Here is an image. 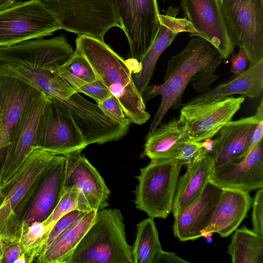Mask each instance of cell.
<instances>
[{
  "instance_id": "1",
  "label": "cell",
  "mask_w": 263,
  "mask_h": 263,
  "mask_svg": "<svg viewBox=\"0 0 263 263\" xmlns=\"http://www.w3.org/2000/svg\"><path fill=\"white\" fill-rule=\"evenodd\" d=\"M73 52L65 35L0 47V75L17 79L49 98L65 99L76 92L58 70Z\"/></svg>"
},
{
  "instance_id": "2",
  "label": "cell",
  "mask_w": 263,
  "mask_h": 263,
  "mask_svg": "<svg viewBox=\"0 0 263 263\" xmlns=\"http://www.w3.org/2000/svg\"><path fill=\"white\" fill-rule=\"evenodd\" d=\"M76 43L97 77L117 98L130 123L139 125L145 123L151 116L126 61L105 42L80 35L76 39Z\"/></svg>"
},
{
  "instance_id": "3",
  "label": "cell",
  "mask_w": 263,
  "mask_h": 263,
  "mask_svg": "<svg viewBox=\"0 0 263 263\" xmlns=\"http://www.w3.org/2000/svg\"><path fill=\"white\" fill-rule=\"evenodd\" d=\"M223 60L218 51L203 38L194 36L180 52L172 56L167 62L163 82L159 85L148 86L142 94L145 103L161 96V102L149 129L161 122L171 109L183 105V93L194 76L217 61Z\"/></svg>"
},
{
  "instance_id": "4",
  "label": "cell",
  "mask_w": 263,
  "mask_h": 263,
  "mask_svg": "<svg viewBox=\"0 0 263 263\" xmlns=\"http://www.w3.org/2000/svg\"><path fill=\"white\" fill-rule=\"evenodd\" d=\"M56 155L35 148L12 178L1 187L4 199L0 205V240L16 237L21 223Z\"/></svg>"
},
{
  "instance_id": "5",
  "label": "cell",
  "mask_w": 263,
  "mask_h": 263,
  "mask_svg": "<svg viewBox=\"0 0 263 263\" xmlns=\"http://www.w3.org/2000/svg\"><path fill=\"white\" fill-rule=\"evenodd\" d=\"M67 263H134L123 217L116 209L97 211Z\"/></svg>"
},
{
  "instance_id": "6",
  "label": "cell",
  "mask_w": 263,
  "mask_h": 263,
  "mask_svg": "<svg viewBox=\"0 0 263 263\" xmlns=\"http://www.w3.org/2000/svg\"><path fill=\"white\" fill-rule=\"evenodd\" d=\"M51 12L61 27L78 36L104 42L107 32L120 28L116 0H35Z\"/></svg>"
},
{
  "instance_id": "7",
  "label": "cell",
  "mask_w": 263,
  "mask_h": 263,
  "mask_svg": "<svg viewBox=\"0 0 263 263\" xmlns=\"http://www.w3.org/2000/svg\"><path fill=\"white\" fill-rule=\"evenodd\" d=\"M140 169L134 191L139 210L153 218L165 219L172 212L183 164L174 158L153 159Z\"/></svg>"
},
{
  "instance_id": "8",
  "label": "cell",
  "mask_w": 263,
  "mask_h": 263,
  "mask_svg": "<svg viewBox=\"0 0 263 263\" xmlns=\"http://www.w3.org/2000/svg\"><path fill=\"white\" fill-rule=\"evenodd\" d=\"M61 29L54 15L35 0L0 10V47L52 35Z\"/></svg>"
},
{
  "instance_id": "9",
  "label": "cell",
  "mask_w": 263,
  "mask_h": 263,
  "mask_svg": "<svg viewBox=\"0 0 263 263\" xmlns=\"http://www.w3.org/2000/svg\"><path fill=\"white\" fill-rule=\"evenodd\" d=\"M235 47L245 50L251 67L263 59V0H219Z\"/></svg>"
},
{
  "instance_id": "10",
  "label": "cell",
  "mask_w": 263,
  "mask_h": 263,
  "mask_svg": "<svg viewBox=\"0 0 263 263\" xmlns=\"http://www.w3.org/2000/svg\"><path fill=\"white\" fill-rule=\"evenodd\" d=\"M116 7L120 28L128 40L129 55L140 61L159 29L157 0H116Z\"/></svg>"
},
{
  "instance_id": "11",
  "label": "cell",
  "mask_w": 263,
  "mask_h": 263,
  "mask_svg": "<svg viewBox=\"0 0 263 263\" xmlns=\"http://www.w3.org/2000/svg\"><path fill=\"white\" fill-rule=\"evenodd\" d=\"M87 146L69 111L48 97L39 120L36 148L64 155Z\"/></svg>"
},
{
  "instance_id": "12",
  "label": "cell",
  "mask_w": 263,
  "mask_h": 263,
  "mask_svg": "<svg viewBox=\"0 0 263 263\" xmlns=\"http://www.w3.org/2000/svg\"><path fill=\"white\" fill-rule=\"evenodd\" d=\"M244 96H229L195 104H185L181 116L187 126L189 138L196 142L212 139L239 109Z\"/></svg>"
},
{
  "instance_id": "13",
  "label": "cell",
  "mask_w": 263,
  "mask_h": 263,
  "mask_svg": "<svg viewBox=\"0 0 263 263\" xmlns=\"http://www.w3.org/2000/svg\"><path fill=\"white\" fill-rule=\"evenodd\" d=\"M69 112L87 145L117 141L128 132L123 126L106 116L97 104L75 92L65 99H53Z\"/></svg>"
},
{
  "instance_id": "14",
  "label": "cell",
  "mask_w": 263,
  "mask_h": 263,
  "mask_svg": "<svg viewBox=\"0 0 263 263\" xmlns=\"http://www.w3.org/2000/svg\"><path fill=\"white\" fill-rule=\"evenodd\" d=\"M185 18L193 26L197 36L208 41L227 59L235 46L229 34L219 0H180Z\"/></svg>"
},
{
  "instance_id": "15",
  "label": "cell",
  "mask_w": 263,
  "mask_h": 263,
  "mask_svg": "<svg viewBox=\"0 0 263 263\" xmlns=\"http://www.w3.org/2000/svg\"><path fill=\"white\" fill-rule=\"evenodd\" d=\"M47 98L42 93L23 112L12 133L0 170V187L12 178L36 148L39 120Z\"/></svg>"
},
{
  "instance_id": "16",
  "label": "cell",
  "mask_w": 263,
  "mask_h": 263,
  "mask_svg": "<svg viewBox=\"0 0 263 263\" xmlns=\"http://www.w3.org/2000/svg\"><path fill=\"white\" fill-rule=\"evenodd\" d=\"M42 93L17 79L0 75V170L23 112Z\"/></svg>"
},
{
  "instance_id": "17",
  "label": "cell",
  "mask_w": 263,
  "mask_h": 263,
  "mask_svg": "<svg viewBox=\"0 0 263 263\" xmlns=\"http://www.w3.org/2000/svg\"><path fill=\"white\" fill-rule=\"evenodd\" d=\"M82 151L77 150L64 155L63 191H78L90 209L98 211L108 205L110 192L97 169L82 155Z\"/></svg>"
},
{
  "instance_id": "18",
  "label": "cell",
  "mask_w": 263,
  "mask_h": 263,
  "mask_svg": "<svg viewBox=\"0 0 263 263\" xmlns=\"http://www.w3.org/2000/svg\"><path fill=\"white\" fill-rule=\"evenodd\" d=\"M179 12L178 7L170 6L165 14L159 15V30L151 47L140 60L138 69L132 74L133 81L142 96L148 86L159 57L177 35L188 32L190 36H197L196 30L185 18L177 17Z\"/></svg>"
},
{
  "instance_id": "19",
  "label": "cell",
  "mask_w": 263,
  "mask_h": 263,
  "mask_svg": "<svg viewBox=\"0 0 263 263\" xmlns=\"http://www.w3.org/2000/svg\"><path fill=\"white\" fill-rule=\"evenodd\" d=\"M263 120V98L261 97L255 114L251 116L230 121L215 136L210 153L214 169L228 163L242 160L248 155L253 133Z\"/></svg>"
},
{
  "instance_id": "20",
  "label": "cell",
  "mask_w": 263,
  "mask_h": 263,
  "mask_svg": "<svg viewBox=\"0 0 263 263\" xmlns=\"http://www.w3.org/2000/svg\"><path fill=\"white\" fill-rule=\"evenodd\" d=\"M211 181L222 189L250 192L263 187V140L242 160L213 170Z\"/></svg>"
},
{
  "instance_id": "21",
  "label": "cell",
  "mask_w": 263,
  "mask_h": 263,
  "mask_svg": "<svg viewBox=\"0 0 263 263\" xmlns=\"http://www.w3.org/2000/svg\"><path fill=\"white\" fill-rule=\"evenodd\" d=\"M222 191L210 180L200 195L174 216L175 236L182 241L201 237L200 232L208 224Z\"/></svg>"
},
{
  "instance_id": "22",
  "label": "cell",
  "mask_w": 263,
  "mask_h": 263,
  "mask_svg": "<svg viewBox=\"0 0 263 263\" xmlns=\"http://www.w3.org/2000/svg\"><path fill=\"white\" fill-rule=\"evenodd\" d=\"M249 192L234 189H222L219 200L201 236L212 232L226 237L236 230L246 217L252 204Z\"/></svg>"
},
{
  "instance_id": "23",
  "label": "cell",
  "mask_w": 263,
  "mask_h": 263,
  "mask_svg": "<svg viewBox=\"0 0 263 263\" xmlns=\"http://www.w3.org/2000/svg\"><path fill=\"white\" fill-rule=\"evenodd\" d=\"M65 168L64 156L57 155L22 222H43L50 216L63 193Z\"/></svg>"
},
{
  "instance_id": "24",
  "label": "cell",
  "mask_w": 263,
  "mask_h": 263,
  "mask_svg": "<svg viewBox=\"0 0 263 263\" xmlns=\"http://www.w3.org/2000/svg\"><path fill=\"white\" fill-rule=\"evenodd\" d=\"M262 92L263 59L232 80L201 93L186 104L204 102L237 94L259 98L262 97Z\"/></svg>"
},
{
  "instance_id": "25",
  "label": "cell",
  "mask_w": 263,
  "mask_h": 263,
  "mask_svg": "<svg viewBox=\"0 0 263 263\" xmlns=\"http://www.w3.org/2000/svg\"><path fill=\"white\" fill-rule=\"evenodd\" d=\"M189 139L186 123L179 116L149 130L143 154L151 159L171 158L179 145Z\"/></svg>"
},
{
  "instance_id": "26",
  "label": "cell",
  "mask_w": 263,
  "mask_h": 263,
  "mask_svg": "<svg viewBox=\"0 0 263 263\" xmlns=\"http://www.w3.org/2000/svg\"><path fill=\"white\" fill-rule=\"evenodd\" d=\"M186 166L177 182L172 210L174 217L200 195L214 170L210 153Z\"/></svg>"
},
{
  "instance_id": "27",
  "label": "cell",
  "mask_w": 263,
  "mask_h": 263,
  "mask_svg": "<svg viewBox=\"0 0 263 263\" xmlns=\"http://www.w3.org/2000/svg\"><path fill=\"white\" fill-rule=\"evenodd\" d=\"M97 211L87 212L62 233L36 260L39 263H67L74 249L90 228Z\"/></svg>"
},
{
  "instance_id": "28",
  "label": "cell",
  "mask_w": 263,
  "mask_h": 263,
  "mask_svg": "<svg viewBox=\"0 0 263 263\" xmlns=\"http://www.w3.org/2000/svg\"><path fill=\"white\" fill-rule=\"evenodd\" d=\"M228 252L233 263H263V236L245 226L237 229Z\"/></svg>"
},
{
  "instance_id": "29",
  "label": "cell",
  "mask_w": 263,
  "mask_h": 263,
  "mask_svg": "<svg viewBox=\"0 0 263 263\" xmlns=\"http://www.w3.org/2000/svg\"><path fill=\"white\" fill-rule=\"evenodd\" d=\"M162 250L154 218L142 220L137 225L136 239L132 247L134 263H154Z\"/></svg>"
},
{
  "instance_id": "30",
  "label": "cell",
  "mask_w": 263,
  "mask_h": 263,
  "mask_svg": "<svg viewBox=\"0 0 263 263\" xmlns=\"http://www.w3.org/2000/svg\"><path fill=\"white\" fill-rule=\"evenodd\" d=\"M45 227L44 222L34 221L30 224L21 222L16 237L27 263L36 260L43 249Z\"/></svg>"
},
{
  "instance_id": "31",
  "label": "cell",
  "mask_w": 263,
  "mask_h": 263,
  "mask_svg": "<svg viewBox=\"0 0 263 263\" xmlns=\"http://www.w3.org/2000/svg\"><path fill=\"white\" fill-rule=\"evenodd\" d=\"M76 210L86 212L92 211L78 191L75 190L63 191L57 206L50 216L43 221L45 227L43 248L45 237L57 220L66 213Z\"/></svg>"
},
{
  "instance_id": "32",
  "label": "cell",
  "mask_w": 263,
  "mask_h": 263,
  "mask_svg": "<svg viewBox=\"0 0 263 263\" xmlns=\"http://www.w3.org/2000/svg\"><path fill=\"white\" fill-rule=\"evenodd\" d=\"M86 83L97 78L92 66L77 47L70 58L59 68Z\"/></svg>"
},
{
  "instance_id": "33",
  "label": "cell",
  "mask_w": 263,
  "mask_h": 263,
  "mask_svg": "<svg viewBox=\"0 0 263 263\" xmlns=\"http://www.w3.org/2000/svg\"><path fill=\"white\" fill-rule=\"evenodd\" d=\"M209 152L202 142H196L190 139L181 143L176 148L171 158L180 161L186 166L201 159Z\"/></svg>"
},
{
  "instance_id": "34",
  "label": "cell",
  "mask_w": 263,
  "mask_h": 263,
  "mask_svg": "<svg viewBox=\"0 0 263 263\" xmlns=\"http://www.w3.org/2000/svg\"><path fill=\"white\" fill-rule=\"evenodd\" d=\"M87 212H88L79 210H73L64 215L59 219L45 237L43 251L42 254L61 233Z\"/></svg>"
},
{
  "instance_id": "35",
  "label": "cell",
  "mask_w": 263,
  "mask_h": 263,
  "mask_svg": "<svg viewBox=\"0 0 263 263\" xmlns=\"http://www.w3.org/2000/svg\"><path fill=\"white\" fill-rule=\"evenodd\" d=\"M103 113L114 122L125 127H129L130 122L126 117L121 104L113 95L97 102Z\"/></svg>"
},
{
  "instance_id": "36",
  "label": "cell",
  "mask_w": 263,
  "mask_h": 263,
  "mask_svg": "<svg viewBox=\"0 0 263 263\" xmlns=\"http://www.w3.org/2000/svg\"><path fill=\"white\" fill-rule=\"evenodd\" d=\"M92 98L96 102L101 101L112 95L103 81L97 77L94 81L82 83L75 89Z\"/></svg>"
},
{
  "instance_id": "37",
  "label": "cell",
  "mask_w": 263,
  "mask_h": 263,
  "mask_svg": "<svg viewBox=\"0 0 263 263\" xmlns=\"http://www.w3.org/2000/svg\"><path fill=\"white\" fill-rule=\"evenodd\" d=\"M252 222L253 230L263 236V190L258 189L252 201Z\"/></svg>"
},
{
  "instance_id": "38",
  "label": "cell",
  "mask_w": 263,
  "mask_h": 263,
  "mask_svg": "<svg viewBox=\"0 0 263 263\" xmlns=\"http://www.w3.org/2000/svg\"><path fill=\"white\" fill-rule=\"evenodd\" d=\"M231 55V72L236 76L245 72L247 69L249 59L244 48L239 46L238 52H233Z\"/></svg>"
},
{
  "instance_id": "39",
  "label": "cell",
  "mask_w": 263,
  "mask_h": 263,
  "mask_svg": "<svg viewBox=\"0 0 263 263\" xmlns=\"http://www.w3.org/2000/svg\"><path fill=\"white\" fill-rule=\"evenodd\" d=\"M189 263L174 253L166 252L162 249L157 254L154 263Z\"/></svg>"
},
{
  "instance_id": "40",
  "label": "cell",
  "mask_w": 263,
  "mask_h": 263,
  "mask_svg": "<svg viewBox=\"0 0 263 263\" xmlns=\"http://www.w3.org/2000/svg\"><path fill=\"white\" fill-rule=\"evenodd\" d=\"M263 136V120L260 121L257 125L250 140V144L248 151V154L253 147L262 139Z\"/></svg>"
},
{
  "instance_id": "41",
  "label": "cell",
  "mask_w": 263,
  "mask_h": 263,
  "mask_svg": "<svg viewBox=\"0 0 263 263\" xmlns=\"http://www.w3.org/2000/svg\"><path fill=\"white\" fill-rule=\"evenodd\" d=\"M14 3L12 0H0V10L10 6Z\"/></svg>"
},
{
  "instance_id": "42",
  "label": "cell",
  "mask_w": 263,
  "mask_h": 263,
  "mask_svg": "<svg viewBox=\"0 0 263 263\" xmlns=\"http://www.w3.org/2000/svg\"><path fill=\"white\" fill-rule=\"evenodd\" d=\"M27 263V260L25 256V255L24 253H22V254L18 257V258L16 260L14 263Z\"/></svg>"
},
{
  "instance_id": "43",
  "label": "cell",
  "mask_w": 263,
  "mask_h": 263,
  "mask_svg": "<svg viewBox=\"0 0 263 263\" xmlns=\"http://www.w3.org/2000/svg\"><path fill=\"white\" fill-rule=\"evenodd\" d=\"M4 199V195L2 189L0 187V205L2 203Z\"/></svg>"
},
{
  "instance_id": "44",
  "label": "cell",
  "mask_w": 263,
  "mask_h": 263,
  "mask_svg": "<svg viewBox=\"0 0 263 263\" xmlns=\"http://www.w3.org/2000/svg\"><path fill=\"white\" fill-rule=\"evenodd\" d=\"M208 242L210 243L211 242L212 239V237H208L206 238Z\"/></svg>"
},
{
  "instance_id": "45",
  "label": "cell",
  "mask_w": 263,
  "mask_h": 263,
  "mask_svg": "<svg viewBox=\"0 0 263 263\" xmlns=\"http://www.w3.org/2000/svg\"><path fill=\"white\" fill-rule=\"evenodd\" d=\"M14 2H15L17 0H12Z\"/></svg>"
}]
</instances>
